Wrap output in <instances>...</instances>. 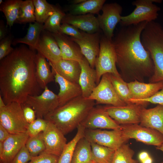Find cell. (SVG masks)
I'll return each mask as SVG.
<instances>
[{
  "label": "cell",
  "instance_id": "cell-2",
  "mask_svg": "<svg viewBox=\"0 0 163 163\" xmlns=\"http://www.w3.org/2000/svg\"><path fill=\"white\" fill-rule=\"evenodd\" d=\"M148 22L121 26L112 41L117 56L116 65L121 78L127 83L144 82L153 74L154 67L150 53L141 40L142 33Z\"/></svg>",
  "mask_w": 163,
  "mask_h": 163
},
{
  "label": "cell",
  "instance_id": "cell-15",
  "mask_svg": "<svg viewBox=\"0 0 163 163\" xmlns=\"http://www.w3.org/2000/svg\"><path fill=\"white\" fill-rule=\"evenodd\" d=\"M101 36L100 31L93 34L82 31V36L80 38L71 37L79 46L82 54L93 68L99 52Z\"/></svg>",
  "mask_w": 163,
  "mask_h": 163
},
{
  "label": "cell",
  "instance_id": "cell-56",
  "mask_svg": "<svg viewBox=\"0 0 163 163\" xmlns=\"http://www.w3.org/2000/svg\"><path fill=\"white\" fill-rule=\"evenodd\" d=\"M161 163H163V162H162Z\"/></svg>",
  "mask_w": 163,
  "mask_h": 163
},
{
  "label": "cell",
  "instance_id": "cell-22",
  "mask_svg": "<svg viewBox=\"0 0 163 163\" xmlns=\"http://www.w3.org/2000/svg\"><path fill=\"white\" fill-rule=\"evenodd\" d=\"M79 62L81 72L78 84L82 90V96L88 98L97 85L96 72L95 69L90 66L85 57Z\"/></svg>",
  "mask_w": 163,
  "mask_h": 163
},
{
  "label": "cell",
  "instance_id": "cell-37",
  "mask_svg": "<svg viewBox=\"0 0 163 163\" xmlns=\"http://www.w3.org/2000/svg\"><path fill=\"white\" fill-rule=\"evenodd\" d=\"M134 153L128 144H124L115 150L111 163H138L133 158Z\"/></svg>",
  "mask_w": 163,
  "mask_h": 163
},
{
  "label": "cell",
  "instance_id": "cell-5",
  "mask_svg": "<svg viewBox=\"0 0 163 163\" xmlns=\"http://www.w3.org/2000/svg\"><path fill=\"white\" fill-rule=\"evenodd\" d=\"M100 46L99 52L95 66L97 85L104 74H110L121 77L117 68V56L112 40L108 39L104 35H102Z\"/></svg>",
  "mask_w": 163,
  "mask_h": 163
},
{
  "label": "cell",
  "instance_id": "cell-6",
  "mask_svg": "<svg viewBox=\"0 0 163 163\" xmlns=\"http://www.w3.org/2000/svg\"><path fill=\"white\" fill-rule=\"evenodd\" d=\"M0 124L10 134L26 132L29 124L24 117L22 104L13 102L0 108Z\"/></svg>",
  "mask_w": 163,
  "mask_h": 163
},
{
  "label": "cell",
  "instance_id": "cell-19",
  "mask_svg": "<svg viewBox=\"0 0 163 163\" xmlns=\"http://www.w3.org/2000/svg\"><path fill=\"white\" fill-rule=\"evenodd\" d=\"M61 23L72 25L89 34L98 32L100 29L97 17L91 14L77 15L68 14L63 18Z\"/></svg>",
  "mask_w": 163,
  "mask_h": 163
},
{
  "label": "cell",
  "instance_id": "cell-32",
  "mask_svg": "<svg viewBox=\"0 0 163 163\" xmlns=\"http://www.w3.org/2000/svg\"><path fill=\"white\" fill-rule=\"evenodd\" d=\"M92 161L95 163H111L115 150L97 144L91 143Z\"/></svg>",
  "mask_w": 163,
  "mask_h": 163
},
{
  "label": "cell",
  "instance_id": "cell-36",
  "mask_svg": "<svg viewBox=\"0 0 163 163\" xmlns=\"http://www.w3.org/2000/svg\"><path fill=\"white\" fill-rule=\"evenodd\" d=\"M35 22L34 6L33 0L23 1L20 7L18 17L16 22L25 24L34 23Z\"/></svg>",
  "mask_w": 163,
  "mask_h": 163
},
{
  "label": "cell",
  "instance_id": "cell-28",
  "mask_svg": "<svg viewBox=\"0 0 163 163\" xmlns=\"http://www.w3.org/2000/svg\"><path fill=\"white\" fill-rule=\"evenodd\" d=\"M106 2L105 0H85L78 4H72L67 8L69 14L82 15L98 14Z\"/></svg>",
  "mask_w": 163,
  "mask_h": 163
},
{
  "label": "cell",
  "instance_id": "cell-7",
  "mask_svg": "<svg viewBox=\"0 0 163 163\" xmlns=\"http://www.w3.org/2000/svg\"><path fill=\"white\" fill-rule=\"evenodd\" d=\"M162 2L161 0H136L132 2L136 7L129 14L122 16L121 26L136 24L143 21H154L157 18L160 8L154 3Z\"/></svg>",
  "mask_w": 163,
  "mask_h": 163
},
{
  "label": "cell",
  "instance_id": "cell-3",
  "mask_svg": "<svg viewBox=\"0 0 163 163\" xmlns=\"http://www.w3.org/2000/svg\"><path fill=\"white\" fill-rule=\"evenodd\" d=\"M95 104L94 101L81 95L58 107L44 119L52 123L65 135L77 128Z\"/></svg>",
  "mask_w": 163,
  "mask_h": 163
},
{
  "label": "cell",
  "instance_id": "cell-18",
  "mask_svg": "<svg viewBox=\"0 0 163 163\" xmlns=\"http://www.w3.org/2000/svg\"><path fill=\"white\" fill-rule=\"evenodd\" d=\"M29 136L26 132L10 134L3 142V149L0 154V162L11 163L14 157L25 145Z\"/></svg>",
  "mask_w": 163,
  "mask_h": 163
},
{
  "label": "cell",
  "instance_id": "cell-27",
  "mask_svg": "<svg viewBox=\"0 0 163 163\" xmlns=\"http://www.w3.org/2000/svg\"><path fill=\"white\" fill-rule=\"evenodd\" d=\"M44 30L43 24L37 22L30 23L25 36L22 38L16 39L13 41L12 44L18 43L28 45L30 49L36 50L42 32Z\"/></svg>",
  "mask_w": 163,
  "mask_h": 163
},
{
  "label": "cell",
  "instance_id": "cell-52",
  "mask_svg": "<svg viewBox=\"0 0 163 163\" xmlns=\"http://www.w3.org/2000/svg\"><path fill=\"white\" fill-rule=\"evenodd\" d=\"M157 149L161 150L163 152V143L159 146L156 147Z\"/></svg>",
  "mask_w": 163,
  "mask_h": 163
},
{
  "label": "cell",
  "instance_id": "cell-48",
  "mask_svg": "<svg viewBox=\"0 0 163 163\" xmlns=\"http://www.w3.org/2000/svg\"><path fill=\"white\" fill-rule=\"evenodd\" d=\"M149 156L147 152L145 151L142 152L139 154V158L141 162Z\"/></svg>",
  "mask_w": 163,
  "mask_h": 163
},
{
  "label": "cell",
  "instance_id": "cell-54",
  "mask_svg": "<svg viewBox=\"0 0 163 163\" xmlns=\"http://www.w3.org/2000/svg\"><path fill=\"white\" fill-rule=\"evenodd\" d=\"M94 163V162H93L92 161V163Z\"/></svg>",
  "mask_w": 163,
  "mask_h": 163
},
{
  "label": "cell",
  "instance_id": "cell-46",
  "mask_svg": "<svg viewBox=\"0 0 163 163\" xmlns=\"http://www.w3.org/2000/svg\"><path fill=\"white\" fill-rule=\"evenodd\" d=\"M10 134L6 129L0 124V142H3Z\"/></svg>",
  "mask_w": 163,
  "mask_h": 163
},
{
  "label": "cell",
  "instance_id": "cell-8",
  "mask_svg": "<svg viewBox=\"0 0 163 163\" xmlns=\"http://www.w3.org/2000/svg\"><path fill=\"white\" fill-rule=\"evenodd\" d=\"M147 104L132 103L124 106L103 107L109 115L120 125L139 124L142 111Z\"/></svg>",
  "mask_w": 163,
  "mask_h": 163
},
{
  "label": "cell",
  "instance_id": "cell-11",
  "mask_svg": "<svg viewBox=\"0 0 163 163\" xmlns=\"http://www.w3.org/2000/svg\"><path fill=\"white\" fill-rule=\"evenodd\" d=\"M24 104L34 110L37 118H44L59 107V98L58 95L47 86L40 94L29 96Z\"/></svg>",
  "mask_w": 163,
  "mask_h": 163
},
{
  "label": "cell",
  "instance_id": "cell-39",
  "mask_svg": "<svg viewBox=\"0 0 163 163\" xmlns=\"http://www.w3.org/2000/svg\"><path fill=\"white\" fill-rule=\"evenodd\" d=\"M48 121L44 118H37L29 124L27 133L29 136H36L43 132L46 129Z\"/></svg>",
  "mask_w": 163,
  "mask_h": 163
},
{
  "label": "cell",
  "instance_id": "cell-29",
  "mask_svg": "<svg viewBox=\"0 0 163 163\" xmlns=\"http://www.w3.org/2000/svg\"><path fill=\"white\" fill-rule=\"evenodd\" d=\"M92 161L91 143L84 137L76 145L71 163H91Z\"/></svg>",
  "mask_w": 163,
  "mask_h": 163
},
{
  "label": "cell",
  "instance_id": "cell-4",
  "mask_svg": "<svg viewBox=\"0 0 163 163\" xmlns=\"http://www.w3.org/2000/svg\"><path fill=\"white\" fill-rule=\"evenodd\" d=\"M141 40L153 61L154 72L149 78L150 83L163 81V27L154 21L148 22L142 31Z\"/></svg>",
  "mask_w": 163,
  "mask_h": 163
},
{
  "label": "cell",
  "instance_id": "cell-9",
  "mask_svg": "<svg viewBox=\"0 0 163 163\" xmlns=\"http://www.w3.org/2000/svg\"><path fill=\"white\" fill-rule=\"evenodd\" d=\"M88 99L96 101V104L115 106L127 105L119 97L111 82L109 74L103 75Z\"/></svg>",
  "mask_w": 163,
  "mask_h": 163
},
{
  "label": "cell",
  "instance_id": "cell-43",
  "mask_svg": "<svg viewBox=\"0 0 163 163\" xmlns=\"http://www.w3.org/2000/svg\"><path fill=\"white\" fill-rule=\"evenodd\" d=\"M59 157L55 155L43 152L33 157L28 163H58Z\"/></svg>",
  "mask_w": 163,
  "mask_h": 163
},
{
  "label": "cell",
  "instance_id": "cell-33",
  "mask_svg": "<svg viewBox=\"0 0 163 163\" xmlns=\"http://www.w3.org/2000/svg\"><path fill=\"white\" fill-rule=\"evenodd\" d=\"M66 14L59 7L54 5L52 14L43 24L44 30L51 33L59 32L61 23Z\"/></svg>",
  "mask_w": 163,
  "mask_h": 163
},
{
  "label": "cell",
  "instance_id": "cell-13",
  "mask_svg": "<svg viewBox=\"0 0 163 163\" xmlns=\"http://www.w3.org/2000/svg\"><path fill=\"white\" fill-rule=\"evenodd\" d=\"M101 10L102 14L97 17L100 29L107 38L112 40L114 29L121 21L123 8L115 2L104 4Z\"/></svg>",
  "mask_w": 163,
  "mask_h": 163
},
{
  "label": "cell",
  "instance_id": "cell-45",
  "mask_svg": "<svg viewBox=\"0 0 163 163\" xmlns=\"http://www.w3.org/2000/svg\"><path fill=\"white\" fill-rule=\"evenodd\" d=\"M22 104L24 115L27 122L30 124L35 120L36 116L34 110L30 106L23 104Z\"/></svg>",
  "mask_w": 163,
  "mask_h": 163
},
{
  "label": "cell",
  "instance_id": "cell-12",
  "mask_svg": "<svg viewBox=\"0 0 163 163\" xmlns=\"http://www.w3.org/2000/svg\"><path fill=\"white\" fill-rule=\"evenodd\" d=\"M84 137L90 143L116 150L128 140L124 137L121 129L111 130L85 129Z\"/></svg>",
  "mask_w": 163,
  "mask_h": 163
},
{
  "label": "cell",
  "instance_id": "cell-42",
  "mask_svg": "<svg viewBox=\"0 0 163 163\" xmlns=\"http://www.w3.org/2000/svg\"><path fill=\"white\" fill-rule=\"evenodd\" d=\"M59 32L71 36V37L79 39L82 36V31L75 26L66 23H62L60 27Z\"/></svg>",
  "mask_w": 163,
  "mask_h": 163
},
{
  "label": "cell",
  "instance_id": "cell-40",
  "mask_svg": "<svg viewBox=\"0 0 163 163\" xmlns=\"http://www.w3.org/2000/svg\"><path fill=\"white\" fill-rule=\"evenodd\" d=\"M11 34L7 35L0 42V60L6 57L14 50L11 46L13 41Z\"/></svg>",
  "mask_w": 163,
  "mask_h": 163
},
{
  "label": "cell",
  "instance_id": "cell-50",
  "mask_svg": "<svg viewBox=\"0 0 163 163\" xmlns=\"http://www.w3.org/2000/svg\"><path fill=\"white\" fill-rule=\"evenodd\" d=\"M152 159L149 156L142 162V163H152Z\"/></svg>",
  "mask_w": 163,
  "mask_h": 163
},
{
  "label": "cell",
  "instance_id": "cell-55",
  "mask_svg": "<svg viewBox=\"0 0 163 163\" xmlns=\"http://www.w3.org/2000/svg\"><path fill=\"white\" fill-rule=\"evenodd\" d=\"M0 163H2V162H0Z\"/></svg>",
  "mask_w": 163,
  "mask_h": 163
},
{
  "label": "cell",
  "instance_id": "cell-10",
  "mask_svg": "<svg viewBox=\"0 0 163 163\" xmlns=\"http://www.w3.org/2000/svg\"><path fill=\"white\" fill-rule=\"evenodd\" d=\"M123 136L148 145L159 146L163 143V135L158 131L139 124L120 125Z\"/></svg>",
  "mask_w": 163,
  "mask_h": 163
},
{
  "label": "cell",
  "instance_id": "cell-34",
  "mask_svg": "<svg viewBox=\"0 0 163 163\" xmlns=\"http://www.w3.org/2000/svg\"><path fill=\"white\" fill-rule=\"evenodd\" d=\"M36 21L43 24L52 14L54 5L46 0H33Z\"/></svg>",
  "mask_w": 163,
  "mask_h": 163
},
{
  "label": "cell",
  "instance_id": "cell-14",
  "mask_svg": "<svg viewBox=\"0 0 163 163\" xmlns=\"http://www.w3.org/2000/svg\"><path fill=\"white\" fill-rule=\"evenodd\" d=\"M80 124L85 129H121V125L109 115L102 106L94 107Z\"/></svg>",
  "mask_w": 163,
  "mask_h": 163
},
{
  "label": "cell",
  "instance_id": "cell-47",
  "mask_svg": "<svg viewBox=\"0 0 163 163\" xmlns=\"http://www.w3.org/2000/svg\"><path fill=\"white\" fill-rule=\"evenodd\" d=\"M6 26L3 20L0 22V40H2L7 36Z\"/></svg>",
  "mask_w": 163,
  "mask_h": 163
},
{
  "label": "cell",
  "instance_id": "cell-44",
  "mask_svg": "<svg viewBox=\"0 0 163 163\" xmlns=\"http://www.w3.org/2000/svg\"><path fill=\"white\" fill-rule=\"evenodd\" d=\"M33 157L25 145L15 155L11 163H28Z\"/></svg>",
  "mask_w": 163,
  "mask_h": 163
},
{
  "label": "cell",
  "instance_id": "cell-23",
  "mask_svg": "<svg viewBox=\"0 0 163 163\" xmlns=\"http://www.w3.org/2000/svg\"><path fill=\"white\" fill-rule=\"evenodd\" d=\"M51 70L65 79L78 84L81 68L79 62L74 60L62 59L55 63L49 62Z\"/></svg>",
  "mask_w": 163,
  "mask_h": 163
},
{
  "label": "cell",
  "instance_id": "cell-26",
  "mask_svg": "<svg viewBox=\"0 0 163 163\" xmlns=\"http://www.w3.org/2000/svg\"><path fill=\"white\" fill-rule=\"evenodd\" d=\"M37 53L35 57V75L37 82L42 89H44L50 83L54 80V75L49 62Z\"/></svg>",
  "mask_w": 163,
  "mask_h": 163
},
{
  "label": "cell",
  "instance_id": "cell-24",
  "mask_svg": "<svg viewBox=\"0 0 163 163\" xmlns=\"http://www.w3.org/2000/svg\"><path fill=\"white\" fill-rule=\"evenodd\" d=\"M139 125L155 129L163 135V105L158 104L151 108L142 110Z\"/></svg>",
  "mask_w": 163,
  "mask_h": 163
},
{
  "label": "cell",
  "instance_id": "cell-49",
  "mask_svg": "<svg viewBox=\"0 0 163 163\" xmlns=\"http://www.w3.org/2000/svg\"><path fill=\"white\" fill-rule=\"evenodd\" d=\"M6 104L5 103L1 95L0 94V108L5 107Z\"/></svg>",
  "mask_w": 163,
  "mask_h": 163
},
{
  "label": "cell",
  "instance_id": "cell-25",
  "mask_svg": "<svg viewBox=\"0 0 163 163\" xmlns=\"http://www.w3.org/2000/svg\"><path fill=\"white\" fill-rule=\"evenodd\" d=\"M132 99H141L150 97L163 87V81L148 83L137 81L127 83Z\"/></svg>",
  "mask_w": 163,
  "mask_h": 163
},
{
  "label": "cell",
  "instance_id": "cell-53",
  "mask_svg": "<svg viewBox=\"0 0 163 163\" xmlns=\"http://www.w3.org/2000/svg\"><path fill=\"white\" fill-rule=\"evenodd\" d=\"M4 1H3L2 0H0V5H1L2 4L3 2Z\"/></svg>",
  "mask_w": 163,
  "mask_h": 163
},
{
  "label": "cell",
  "instance_id": "cell-21",
  "mask_svg": "<svg viewBox=\"0 0 163 163\" xmlns=\"http://www.w3.org/2000/svg\"><path fill=\"white\" fill-rule=\"evenodd\" d=\"M52 34L59 48L62 59L79 62L84 58L79 46L71 37L60 32Z\"/></svg>",
  "mask_w": 163,
  "mask_h": 163
},
{
  "label": "cell",
  "instance_id": "cell-1",
  "mask_svg": "<svg viewBox=\"0 0 163 163\" xmlns=\"http://www.w3.org/2000/svg\"><path fill=\"white\" fill-rule=\"evenodd\" d=\"M35 51L21 45L0 60V94L6 104H23L29 96L41 94L35 75Z\"/></svg>",
  "mask_w": 163,
  "mask_h": 163
},
{
  "label": "cell",
  "instance_id": "cell-31",
  "mask_svg": "<svg viewBox=\"0 0 163 163\" xmlns=\"http://www.w3.org/2000/svg\"><path fill=\"white\" fill-rule=\"evenodd\" d=\"M77 131L74 138L67 143L59 157L58 163H71L76 145L84 137L85 128L81 124L77 127Z\"/></svg>",
  "mask_w": 163,
  "mask_h": 163
},
{
  "label": "cell",
  "instance_id": "cell-35",
  "mask_svg": "<svg viewBox=\"0 0 163 163\" xmlns=\"http://www.w3.org/2000/svg\"><path fill=\"white\" fill-rule=\"evenodd\" d=\"M109 74L113 87L120 98L127 104L132 103L129 101L132 97L127 83L125 82L121 77H117L112 74Z\"/></svg>",
  "mask_w": 163,
  "mask_h": 163
},
{
  "label": "cell",
  "instance_id": "cell-41",
  "mask_svg": "<svg viewBox=\"0 0 163 163\" xmlns=\"http://www.w3.org/2000/svg\"><path fill=\"white\" fill-rule=\"evenodd\" d=\"M129 101L132 103H151L163 105V87L161 89L150 97L141 99H131Z\"/></svg>",
  "mask_w": 163,
  "mask_h": 163
},
{
  "label": "cell",
  "instance_id": "cell-17",
  "mask_svg": "<svg viewBox=\"0 0 163 163\" xmlns=\"http://www.w3.org/2000/svg\"><path fill=\"white\" fill-rule=\"evenodd\" d=\"M49 62L55 63L62 59L61 52L54 37L50 32L43 30L36 49Z\"/></svg>",
  "mask_w": 163,
  "mask_h": 163
},
{
  "label": "cell",
  "instance_id": "cell-30",
  "mask_svg": "<svg viewBox=\"0 0 163 163\" xmlns=\"http://www.w3.org/2000/svg\"><path fill=\"white\" fill-rule=\"evenodd\" d=\"M22 0H6L0 5V10L4 14L7 26L11 27L18 17Z\"/></svg>",
  "mask_w": 163,
  "mask_h": 163
},
{
  "label": "cell",
  "instance_id": "cell-38",
  "mask_svg": "<svg viewBox=\"0 0 163 163\" xmlns=\"http://www.w3.org/2000/svg\"><path fill=\"white\" fill-rule=\"evenodd\" d=\"M25 146L33 157L37 156L44 152L46 147L42 132L34 136H29L26 142Z\"/></svg>",
  "mask_w": 163,
  "mask_h": 163
},
{
  "label": "cell",
  "instance_id": "cell-51",
  "mask_svg": "<svg viewBox=\"0 0 163 163\" xmlns=\"http://www.w3.org/2000/svg\"><path fill=\"white\" fill-rule=\"evenodd\" d=\"M85 0H74L72 1V4H78L82 3Z\"/></svg>",
  "mask_w": 163,
  "mask_h": 163
},
{
  "label": "cell",
  "instance_id": "cell-20",
  "mask_svg": "<svg viewBox=\"0 0 163 163\" xmlns=\"http://www.w3.org/2000/svg\"><path fill=\"white\" fill-rule=\"evenodd\" d=\"M55 82L59 86L58 94L59 106H62L72 99L82 95V91L78 84L70 82L60 75L56 72L52 71Z\"/></svg>",
  "mask_w": 163,
  "mask_h": 163
},
{
  "label": "cell",
  "instance_id": "cell-16",
  "mask_svg": "<svg viewBox=\"0 0 163 163\" xmlns=\"http://www.w3.org/2000/svg\"><path fill=\"white\" fill-rule=\"evenodd\" d=\"M47 121V127L42 132L46 147L43 152L59 156L67 144L66 139L54 124Z\"/></svg>",
  "mask_w": 163,
  "mask_h": 163
}]
</instances>
